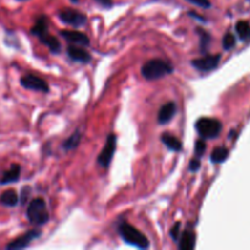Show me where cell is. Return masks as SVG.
<instances>
[{"label": "cell", "instance_id": "6da1fadb", "mask_svg": "<svg viewBox=\"0 0 250 250\" xmlns=\"http://www.w3.org/2000/svg\"><path fill=\"white\" fill-rule=\"evenodd\" d=\"M173 67L170 62L161 59H153L146 62L142 67V75L146 80H158L172 73Z\"/></svg>", "mask_w": 250, "mask_h": 250}, {"label": "cell", "instance_id": "7a4b0ae2", "mask_svg": "<svg viewBox=\"0 0 250 250\" xmlns=\"http://www.w3.org/2000/svg\"><path fill=\"white\" fill-rule=\"evenodd\" d=\"M119 233L125 242L129 246L137 247L139 249L149 248V241L141 231L127 222H122L119 226Z\"/></svg>", "mask_w": 250, "mask_h": 250}, {"label": "cell", "instance_id": "3957f363", "mask_svg": "<svg viewBox=\"0 0 250 250\" xmlns=\"http://www.w3.org/2000/svg\"><path fill=\"white\" fill-rule=\"evenodd\" d=\"M26 216L32 225L43 226L49 221V212L46 209V204L42 198H36L31 200L27 208Z\"/></svg>", "mask_w": 250, "mask_h": 250}, {"label": "cell", "instance_id": "277c9868", "mask_svg": "<svg viewBox=\"0 0 250 250\" xmlns=\"http://www.w3.org/2000/svg\"><path fill=\"white\" fill-rule=\"evenodd\" d=\"M195 129L204 139H214L221 133L222 125L219 120L211 117H202L195 124Z\"/></svg>", "mask_w": 250, "mask_h": 250}, {"label": "cell", "instance_id": "5b68a950", "mask_svg": "<svg viewBox=\"0 0 250 250\" xmlns=\"http://www.w3.org/2000/svg\"><path fill=\"white\" fill-rule=\"evenodd\" d=\"M20 84L28 90H34V92H41V93H48L49 92V85L43 78L38 77L34 75H24L20 78Z\"/></svg>", "mask_w": 250, "mask_h": 250}, {"label": "cell", "instance_id": "8992f818", "mask_svg": "<svg viewBox=\"0 0 250 250\" xmlns=\"http://www.w3.org/2000/svg\"><path fill=\"white\" fill-rule=\"evenodd\" d=\"M59 19L66 24H70L72 27H82L87 22V17L82 12L73 9H63L59 11Z\"/></svg>", "mask_w": 250, "mask_h": 250}, {"label": "cell", "instance_id": "52a82bcc", "mask_svg": "<svg viewBox=\"0 0 250 250\" xmlns=\"http://www.w3.org/2000/svg\"><path fill=\"white\" fill-rule=\"evenodd\" d=\"M39 237H41V231H39V229H31V231L26 232L24 234L20 236L19 238L14 239V241H11L10 243H7L6 246H5V249L19 250V249L27 248L32 242L36 241V239L39 238Z\"/></svg>", "mask_w": 250, "mask_h": 250}, {"label": "cell", "instance_id": "ba28073f", "mask_svg": "<svg viewBox=\"0 0 250 250\" xmlns=\"http://www.w3.org/2000/svg\"><path fill=\"white\" fill-rule=\"evenodd\" d=\"M115 150H116V137L114 134H110L106 139L104 148H103L102 153L98 156L97 161L100 166L103 167H107L111 163L112 158H114Z\"/></svg>", "mask_w": 250, "mask_h": 250}, {"label": "cell", "instance_id": "9c48e42d", "mask_svg": "<svg viewBox=\"0 0 250 250\" xmlns=\"http://www.w3.org/2000/svg\"><path fill=\"white\" fill-rule=\"evenodd\" d=\"M220 59H221V55H220V54H216V55L204 56V58L193 60L192 65L199 71H211L219 65Z\"/></svg>", "mask_w": 250, "mask_h": 250}, {"label": "cell", "instance_id": "30bf717a", "mask_svg": "<svg viewBox=\"0 0 250 250\" xmlns=\"http://www.w3.org/2000/svg\"><path fill=\"white\" fill-rule=\"evenodd\" d=\"M60 34L62 36V38H65L66 41L70 42L73 45H81V46H88L89 45L90 41L84 33L78 31H61Z\"/></svg>", "mask_w": 250, "mask_h": 250}, {"label": "cell", "instance_id": "8fae6325", "mask_svg": "<svg viewBox=\"0 0 250 250\" xmlns=\"http://www.w3.org/2000/svg\"><path fill=\"white\" fill-rule=\"evenodd\" d=\"M20 176H21V166L19 164H12L9 170L4 171L0 176V186L16 183L20 180Z\"/></svg>", "mask_w": 250, "mask_h": 250}, {"label": "cell", "instance_id": "7c38bea8", "mask_svg": "<svg viewBox=\"0 0 250 250\" xmlns=\"http://www.w3.org/2000/svg\"><path fill=\"white\" fill-rule=\"evenodd\" d=\"M67 55L70 56L72 60L77 61V62L87 63L90 61V54L88 53L87 50H84L83 48H80V46L70 45L67 48Z\"/></svg>", "mask_w": 250, "mask_h": 250}, {"label": "cell", "instance_id": "4fadbf2b", "mask_svg": "<svg viewBox=\"0 0 250 250\" xmlns=\"http://www.w3.org/2000/svg\"><path fill=\"white\" fill-rule=\"evenodd\" d=\"M176 114V104L173 102H168L167 104L163 105L158 115V122L160 125H165L172 120Z\"/></svg>", "mask_w": 250, "mask_h": 250}, {"label": "cell", "instance_id": "5bb4252c", "mask_svg": "<svg viewBox=\"0 0 250 250\" xmlns=\"http://www.w3.org/2000/svg\"><path fill=\"white\" fill-rule=\"evenodd\" d=\"M20 203V197L14 189H7L0 194V204L5 208H15Z\"/></svg>", "mask_w": 250, "mask_h": 250}, {"label": "cell", "instance_id": "9a60e30c", "mask_svg": "<svg viewBox=\"0 0 250 250\" xmlns=\"http://www.w3.org/2000/svg\"><path fill=\"white\" fill-rule=\"evenodd\" d=\"M48 19H46L45 16H41L36 20V22H34V26L32 27L31 33L33 34V36L41 38L42 36L48 33Z\"/></svg>", "mask_w": 250, "mask_h": 250}, {"label": "cell", "instance_id": "2e32d148", "mask_svg": "<svg viewBox=\"0 0 250 250\" xmlns=\"http://www.w3.org/2000/svg\"><path fill=\"white\" fill-rule=\"evenodd\" d=\"M161 142L167 146L170 150L172 151H181L182 150V143L178 138H176L175 136L170 133H164L161 136Z\"/></svg>", "mask_w": 250, "mask_h": 250}, {"label": "cell", "instance_id": "e0dca14e", "mask_svg": "<svg viewBox=\"0 0 250 250\" xmlns=\"http://www.w3.org/2000/svg\"><path fill=\"white\" fill-rule=\"evenodd\" d=\"M195 246V234L190 231H186L182 234L178 243V248L181 250H192Z\"/></svg>", "mask_w": 250, "mask_h": 250}, {"label": "cell", "instance_id": "ac0fdd59", "mask_svg": "<svg viewBox=\"0 0 250 250\" xmlns=\"http://www.w3.org/2000/svg\"><path fill=\"white\" fill-rule=\"evenodd\" d=\"M39 39H41L42 43L45 44V45L48 46L49 50H50L51 53H54V54L60 53L61 45L55 37H53V36H50L49 33H46V34H44V36H42Z\"/></svg>", "mask_w": 250, "mask_h": 250}, {"label": "cell", "instance_id": "d6986e66", "mask_svg": "<svg viewBox=\"0 0 250 250\" xmlns=\"http://www.w3.org/2000/svg\"><path fill=\"white\" fill-rule=\"evenodd\" d=\"M227 158H229V149L226 146H217L212 150L210 160L212 164H220L224 163Z\"/></svg>", "mask_w": 250, "mask_h": 250}, {"label": "cell", "instance_id": "ffe728a7", "mask_svg": "<svg viewBox=\"0 0 250 250\" xmlns=\"http://www.w3.org/2000/svg\"><path fill=\"white\" fill-rule=\"evenodd\" d=\"M236 32L238 33L239 38L247 41L250 38V26L247 21H239L236 24Z\"/></svg>", "mask_w": 250, "mask_h": 250}, {"label": "cell", "instance_id": "44dd1931", "mask_svg": "<svg viewBox=\"0 0 250 250\" xmlns=\"http://www.w3.org/2000/svg\"><path fill=\"white\" fill-rule=\"evenodd\" d=\"M80 141H81V133L78 131H76L70 138L66 139V141L63 142V148H65L66 150H72V149L77 148Z\"/></svg>", "mask_w": 250, "mask_h": 250}, {"label": "cell", "instance_id": "7402d4cb", "mask_svg": "<svg viewBox=\"0 0 250 250\" xmlns=\"http://www.w3.org/2000/svg\"><path fill=\"white\" fill-rule=\"evenodd\" d=\"M197 31H198V33L200 34V45H202V50L203 51L207 50L208 45H209V43H210L209 33L205 31H203V29H200V28H198Z\"/></svg>", "mask_w": 250, "mask_h": 250}, {"label": "cell", "instance_id": "603a6c76", "mask_svg": "<svg viewBox=\"0 0 250 250\" xmlns=\"http://www.w3.org/2000/svg\"><path fill=\"white\" fill-rule=\"evenodd\" d=\"M234 44H236V37H234L232 33H227L226 36L224 37V41H222V45H224V48L226 49V50H229V49L233 48Z\"/></svg>", "mask_w": 250, "mask_h": 250}, {"label": "cell", "instance_id": "cb8c5ba5", "mask_svg": "<svg viewBox=\"0 0 250 250\" xmlns=\"http://www.w3.org/2000/svg\"><path fill=\"white\" fill-rule=\"evenodd\" d=\"M205 149H207V144H205L204 141H198L197 144H195V154L198 156L204 155Z\"/></svg>", "mask_w": 250, "mask_h": 250}, {"label": "cell", "instance_id": "d4e9b609", "mask_svg": "<svg viewBox=\"0 0 250 250\" xmlns=\"http://www.w3.org/2000/svg\"><path fill=\"white\" fill-rule=\"evenodd\" d=\"M180 229H181V224L180 222H177V224H175V226H173L170 231L171 238H172L175 242H177L178 237H180Z\"/></svg>", "mask_w": 250, "mask_h": 250}, {"label": "cell", "instance_id": "484cf974", "mask_svg": "<svg viewBox=\"0 0 250 250\" xmlns=\"http://www.w3.org/2000/svg\"><path fill=\"white\" fill-rule=\"evenodd\" d=\"M187 1H189L190 4L197 5V6L204 7V9H208V7L211 6V2L209 0H187Z\"/></svg>", "mask_w": 250, "mask_h": 250}, {"label": "cell", "instance_id": "4316f807", "mask_svg": "<svg viewBox=\"0 0 250 250\" xmlns=\"http://www.w3.org/2000/svg\"><path fill=\"white\" fill-rule=\"evenodd\" d=\"M199 168H200L199 160H198V159H192L189 163V170L192 171V172H197Z\"/></svg>", "mask_w": 250, "mask_h": 250}, {"label": "cell", "instance_id": "83f0119b", "mask_svg": "<svg viewBox=\"0 0 250 250\" xmlns=\"http://www.w3.org/2000/svg\"><path fill=\"white\" fill-rule=\"evenodd\" d=\"M28 194H29V188L28 187L22 188L21 197H20V203H21V204H24V203L27 202V195Z\"/></svg>", "mask_w": 250, "mask_h": 250}, {"label": "cell", "instance_id": "f1b7e54d", "mask_svg": "<svg viewBox=\"0 0 250 250\" xmlns=\"http://www.w3.org/2000/svg\"><path fill=\"white\" fill-rule=\"evenodd\" d=\"M95 1H98L99 4H102L103 6H111V4H112L111 0H95Z\"/></svg>", "mask_w": 250, "mask_h": 250}, {"label": "cell", "instance_id": "f546056e", "mask_svg": "<svg viewBox=\"0 0 250 250\" xmlns=\"http://www.w3.org/2000/svg\"><path fill=\"white\" fill-rule=\"evenodd\" d=\"M71 1H72V2H77L78 0H71Z\"/></svg>", "mask_w": 250, "mask_h": 250}, {"label": "cell", "instance_id": "4dcf8cb0", "mask_svg": "<svg viewBox=\"0 0 250 250\" xmlns=\"http://www.w3.org/2000/svg\"><path fill=\"white\" fill-rule=\"evenodd\" d=\"M19 1H23V0H19Z\"/></svg>", "mask_w": 250, "mask_h": 250}]
</instances>
